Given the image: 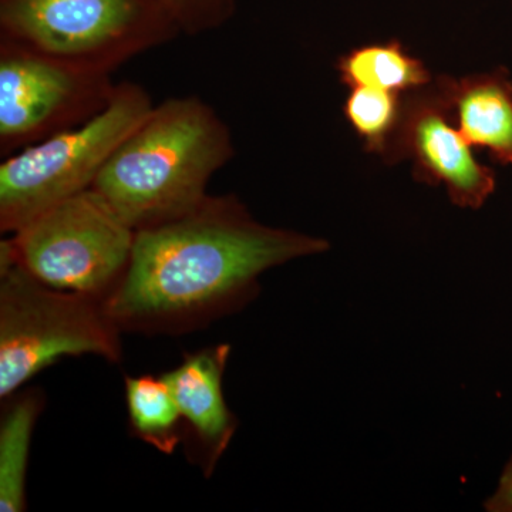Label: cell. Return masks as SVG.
Returning a JSON list of instances; mask_svg holds the SVG:
<instances>
[{
	"instance_id": "obj_1",
	"label": "cell",
	"mask_w": 512,
	"mask_h": 512,
	"mask_svg": "<svg viewBox=\"0 0 512 512\" xmlns=\"http://www.w3.org/2000/svg\"><path fill=\"white\" fill-rule=\"evenodd\" d=\"M329 247L256 221L237 195L208 194L183 217L136 232L127 271L104 303L121 330L188 332L251 302L268 269Z\"/></svg>"
},
{
	"instance_id": "obj_2",
	"label": "cell",
	"mask_w": 512,
	"mask_h": 512,
	"mask_svg": "<svg viewBox=\"0 0 512 512\" xmlns=\"http://www.w3.org/2000/svg\"><path fill=\"white\" fill-rule=\"evenodd\" d=\"M235 156L231 130L198 96L170 97L116 148L93 184L134 231L183 217Z\"/></svg>"
},
{
	"instance_id": "obj_3",
	"label": "cell",
	"mask_w": 512,
	"mask_h": 512,
	"mask_svg": "<svg viewBox=\"0 0 512 512\" xmlns=\"http://www.w3.org/2000/svg\"><path fill=\"white\" fill-rule=\"evenodd\" d=\"M121 329L103 298L60 291L30 275L0 244V397L63 357L123 359Z\"/></svg>"
},
{
	"instance_id": "obj_4",
	"label": "cell",
	"mask_w": 512,
	"mask_h": 512,
	"mask_svg": "<svg viewBox=\"0 0 512 512\" xmlns=\"http://www.w3.org/2000/svg\"><path fill=\"white\" fill-rule=\"evenodd\" d=\"M181 33L164 0H0V40L101 73Z\"/></svg>"
},
{
	"instance_id": "obj_5",
	"label": "cell",
	"mask_w": 512,
	"mask_h": 512,
	"mask_svg": "<svg viewBox=\"0 0 512 512\" xmlns=\"http://www.w3.org/2000/svg\"><path fill=\"white\" fill-rule=\"evenodd\" d=\"M154 103L137 83H119L100 113L10 154L0 164V231L15 234L37 215L89 190Z\"/></svg>"
},
{
	"instance_id": "obj_6",
	"label": "cell",
	"mask_w": 512,
	"mask_h": 512,
	"mask_svg": "<svg viewBox=\"0 0 512 512\" xmlns=\"http://www.w3.org/2000/svg\"><path fill=\"white\" fill-rule=\"evenodd\" d=\"M134 239L136 231L89 188L37 215L2 245L43 284L106 299L127 271Z\"/></svg>"
},
{
	"instance_id": "obj_7",
	"label": "cell",
	"mask_w": 512,
	"mask_h": 512,
	"mask_svg": "<svg viewBox=\"0 0 512 512\" xmlns=\"http://www.w3.org/2000/svg\"><path fill=\"white\" fill-rule=\"evenodd\" d=\"M111 76L0 40V154L92 119L113 96Z\"/></svg>"
},
{
	"instance_id": "obj_8",
	"label": "cell",
	"mask_w": 512,
	"mask_h": 512,
	"mask_svg": "<svg viewBox=\"0 0 512 512\" xmlns=\"http://www.w3.org/2000/svg\"><path fill=\"white\" fill-rule=\"evenodd\" d=\"M403 160L412 161L416 181L446 188L450 201L466 210L483 208L497 188L495 171L478 160L434 80L404 96L402 124L384 163Z\"/></svg>"
},
{
	"instance_id": "obj_9",
	"label": "cell",
	"mask_w": 512,
	"mask_h": 512,
	"mask_svg": "<svg viewBox=\"0 0 512 512\" xmlns=\"http://www.w3.org/2000/svg\"><path fill=\"white\" fill-rule=\"evenodd\" d=\"M229 353L227 343L208 346L187 353L180 365L163 375L183 417L188 457L205 477L214 473L238 427L224 396Z\"/></svg>"
},
{
	"instance_id": "obj_10",
	"label": "cell",
	"mask_w": 512,
	"mask_h": 512,
	"mask_svg": "<svg viewBox=\"0 0 512 512\" xmlns=\"http://www.w3.org/2000/svg\"><path fill=\"white\" fill-rule=\"evenodd\" d=\"M458 130L494 163L512 167V76L503 66L488 72L434 79Z\"/></svg>"
},
{
	"instance_id": "obj_11",
	"label": "cell",
	"mask_w": 512,
	"mask_h": 512,
	"mask_svg": "<svg viewBox=\"0 0 512 512\" xmlns=\"http://www.w3.org/2000/svg\"><path fill=\"white\" fill-rule=\"evenodd\" d=\"M0 420V511L26 510V476L30 443L36 421L45 406L39 389L6 397Z\"/></svg>"
},
{
	"instance_id": "obj_12",
	"label": "cell",
	"mask_w": 512,
	"mask_h": 512,
	"mask_svg": "<svg viewBox=\"0 0 512 512\" xmlns=\"http://www.w3.org/2000/svg\"><path fill=\"white\" fill-rule=\"evenodd\" d=\"M336 69L340 82L349 89L375 87L402 96L424 89L434 80L423 60L396 39L356 47L339 57Z\"/></svg>"
},
{
	"instance_id": "obj_13",
	"label": "cell",
	"mask_w": 512,
	"mask_h": 512,
	"mask_svg": "<svg viewBox=\"0 0 512 512\" xmlns=\"http://www.w3.org/2000/svg\"><path fill=\"white\" fill-rule=\"evenodd\" d=\"M124 382L131 433L170 456L185 439L183 417L170 384L163 375L126 376Z\"/></svg>"
},
{
	"instance_id": "obj_14",
	"label": "cell",
	"mask_w": 512,
	"mask_h": 512,
	"mask_svg": "<svg viewBox=\"0 0 512 512\" xmlns=\"http://www.w3.org/2000/svg\"><path fill=\"white\" fill-rule=\"evenodd\" d=\"M404 96L375 87H352L343 104L349 126L367 153L386 160L402 124Z\"/></svg>"
},
{
	"instance_id": "obj_15",
	"label": "cell",
	"mask_w": 512,
	"mask_h": 512,
	"mask_svg": "<svg viewBox=\"0 0 512 512\" xmlns=\"http://www.w3.org/2000/svg\"><path fill=\"white\" fill-rule=\"evenodd\" d=\"M181 32L204 35L224 28L237 12V0H164Z\"/></svg>"
},
{
	"instance_id": "obj_16",
	"label": "cell",
	"mask_w": 512,
	"mask_h": 512,
	"mask_svg": "<svg viewBox=\"0 0 512 512\" xmlns=\"http://www.w3.org/2000/svg\"><path fill=\"white\" fill-rule=\"evenodd\" d=\"M487 512H512V456L503 468L497 488L484 503Z\"/></svg>"
}]
</instances>
